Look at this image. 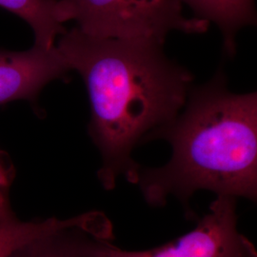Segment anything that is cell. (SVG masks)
<instances>
[{
    "instance_id": "cell-10",
    "label": "cell",
    "mask_w": 257,
    "mask_h": 257,
    "mask_svg": "<svg viewBox=\"0 0 257 257\" xmlns=\"http://www.w3.org/2000/svg\"><path fill=\"white\" fill-rule=\"evenodd\" d=\"M17 175V170L9 155L0 148V219L14 211L10 202V191Z\"/></svg>"
},
{
    "instance_id": "cell-7",
    "label": "cell",
    "mask_w": 257,
    "mask_h": 257,
    "mask_svg": "<svg viewBox=\"0 0 257 257\" xmlns=\"http://www.w3.org/2000/svg\"><path fill=\"white\" fill-rule=\"evenodd\" d=\"M193 11V18L216 25L223 38L225 54L236 52L239 31L256 22L254 0H178Z\"/></svg>"
},
{
    "instance_id": "cell-3",
    "label": "cell",
    "mask_w": 257,
    "mask_h": 257,
    "mask_svg": "<svg viewBox=\"0 0 257 257\" xmlns=\"http://www.w3.org/2000/svg\"><path fill=\"white\" fill-rule=\"evenodd\" d=\"M69 20L97 38L147 41L164 45L172 32L203 34L210 24L186 17L178 0H58Z\"/></svg>"
},
{
    "instance_id": "cell-6",
    "label": "cell",
    "mask_w": 257,
    "mask_h": 257,
    "mask_svg": "<svg viewBox=\"0 0 257 257\" xmlns=\"http://www.w3.org/2000/svg\"><path fill=\"white\" fill-rule=\"evenodd\" d=\"M112 238L107 216L100 211H89L77 223L34 239L9 257H93L100 240Z\"/></svg>"
},
{
    "instance_id": "cell-5",
    "label": "cell",
    "mask_w": 257,
    "mask_h": 257,
    "mask_svg": "<svg viewBox=\"0 0 257 257\" xmlns=\"http://www.w3.org/2000/svg\"><path fill=\"white\" fill-rule=\"evenodd\" d=\"M70 68L56 46L27 51L0 50V105L26 100L37 104L49 83L63 78Z\"/></svg>"
},
{
    "instance_id": "cell-2",
    "label": "cell",
    "mask_w": 257,
    "mask_h": 257,
    "mask_svg": "<svg viewBox=\"0 0 257 257\" xmlns=\"http://www.w3.org/2000/svg\"><path fill=\"white\" fill-rule=\"evenodd\" d=\"M167 140L173 149L160 168L138 172L144 199L154 207L175 196L189 210L193 193L256 201L257 93H235L219 70L209 82L193 87L180 113L147 141Z\"/></svg>"
},
{
    "instance_id": "cell-8",
    "label": "cell",
    "mask_w": 257,
    "mask_h": 257,
    "mask_svg": "<svg viewBox=\"0 0 257 257\" xmlns=\"http://www.w3.org/2000/svg\"><path fill=\"white\" fill-rule=\"evenodd\" d=\"M0 8L24 20L35 35L34 46L52 50L67 32L70 21L64 6L58 0H0Z\"/></svg>"
},
{
    "instance_id": "cell-9",
    "label": "cell",
    "mask_w": 257,
    "mask_h": 257,
    "mask_svg": "<svg viewBox=\"0 0 257 257\" xmlns=\"http://www.w3.org/2000/svg\"><path fill=\"white\" fill-rule=\"evenodd\" d=\"M80 218L79 214L67 219L50 217L44 220L22 221L13 212L0 219V257H9L28 242L71 226Z\"/></svg>"
},
{
    "instance_id": "cell-4",
    "label": "cell",
    "mask_w": 257,
    "mask_h": 257,
    "mask_svg": "<svg viewBox=\"0 0 257 257\" xmlns=\"http://www.w3.org/2000/svg\"><path fill=\"white\" fill-rule=\"evenodd\" d=\"M93 257H257L254 245L237 229L236 200L217 196L193 230L145 250H126L100 240Z\"/></svg>"
},
{
    "instance_id": "cell-1",
    "label": "cell",
    "mask_w": 257,
    "mask_h": 257,
    "mask_svg": "<svg viewBox=\"0 0 257 257\" xmlns=\"http://www.w3.org/2000/svg\"><path fill=\"white\" fill-rule=\"evenodd\" d=\"M55 46L88 91V133L101 156L100 183L108 191L119 176L137 183L140 165L132 157L134 149L180 113L193 74L154 42L97 38L74 27Z\"/></svg>"
}]
</instances>
